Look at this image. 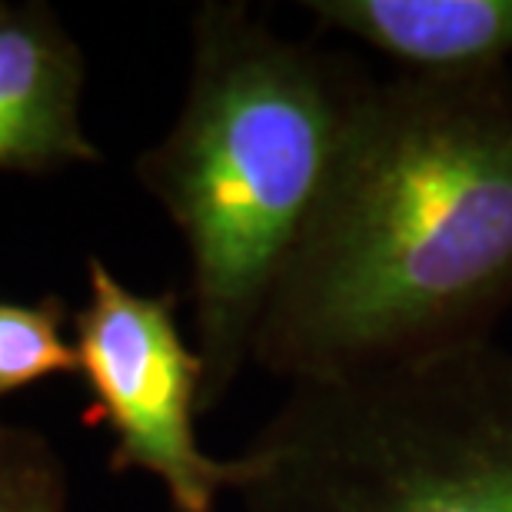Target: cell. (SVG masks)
I'll return each instance as SVG.
<instances>
[{
	"label": "cell",
	"mask_w": 512,
	"mask_h": 512,
	"mask_svg": "<svg viewBox=\"0 0 512 512\" xmlns=\"http://www.w3.org/2000/svg\"><path fill=\"white\" fill-rule=\"evenodd\" d=\"M233 493L247 512H512V350L290 386Z\"/></svg>",
	"instance_id": "obj_3"
},
{
	"label": "cell",
	"mask_w": 512,
	"mask_h": 512,
	"mask_svg": "<svg viewBox=\"0 0 512 512\" xmlns=\"http://www.w3.org/2000/svg\"><path fill=\"white\" fill-rule=\"evenodd\" d=\"M67 303L44 296L37 303L0 300V399L47 376L80 373L74 343L64 336Z\"/></svg>",
	"instance_id": "obj_7"
},
{
	"label": "cell",
	"mask_w": 512,
	"mask_h": 512,
	"mask_svg": "<svg viewBox=\"0 0 512 512\" xmlns=\"http://www.w3.org/2000/svg\"><path fill=\"white\" fill-rule=\"evenodd\" d=\"M320 30L353 37L399 74H503L512 57V0H306Z\"/></svg>",
	"instance_id": "obj_6"
},
{
	"label": "cell",
	"mask_w": 512,
	"mask_h": 512,
	"mask_svg": "<svg viewBox=\"0 0 512 512\" xmlns=\"http://www.w3.org/2000/svg\"><path fill=\"white\" fill-rule=\"evenodd\" d=\"M190 40L183 107L133 173L187 247L203 416L253 363L266 303L310 230L373 80L336 50L276 34L230 0L203 4Z\"/></svg>",
	"instance_id": "obj_2"
},
{
	"label": "cell",
	"mask_w": 512,
	"mask_h": 512,
	"mask_svg": "<svg viewBox=\"0 0 512 512\" xmlns=\"http://www.w3.org/2000/svg\"><path fill=\"white\" fill-rule=\"evenodd\" d=\"M84 54L47 4H0V173L97 163L87 137Z\"/></svg>",
	"instance_id": "obj_5"
},
{
	"label": "cell",
	"mask_w": 512,
	"mask_h": 512,
	"mask_svg": "<svg viewBox=\"0 0 512 512\" xmlns=\"http://www.w3.org/2000/svg\"><path fill=\"white\" fill-rule=\"evenodd\" d=\"M0 512H67V473L34 429L0 416Z\"/></svg>",
	"instance_id": "obj_8"
},
{
	"label": "cell",
	"mask_w": 512,
	"mask_h": 512,
	"mask_svg": "<svg viewBox=\"0 0 512 512\" xmlns=\"http://www.w3.org/2000/svg\"><path fill=\"white\" fill-rule=\"evenodd\" d=\"M87 280L74 350L94 416L114 436L110 466L153 476L173 512H217L220 496L240 483V459L200 449L203 363L180 333L177 293L130 290L100 256L87 260Z\"/></svg>",
	"instance_id": "obj_4"
},
{
	"label": "cell",
	"mask_w": 512,
	"mask_h": 512,
	"mask_svg": "<svg viewBox=\"0 0 512 512\" xmlns=\"http://www.w3.org/2000/svg\"><path fill=\"white\" fill-rule=\"evenodd\" d=\"M512 306V77L373 80L256 330L290 386L489 343Z\"/></svg>",
	"instance_id": "obj_1"
}]
</instances>
